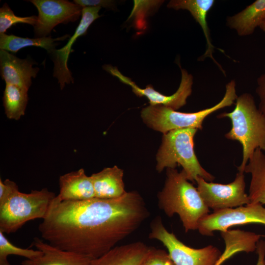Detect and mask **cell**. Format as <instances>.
Here are the masks:
<instances>
[{
  "label": "cell",
  "mask_w": 265,
  "mask_h": 265,
  "mask_svg": "<svg viewBox=\"0 0 265 265\" xmlns=\"http://www.w3.org/2000/svg\"><path fill=\"white\" fill-rule=\"evenodd\" d=\"M149 215L136 191L116 198L79 201H60L55 196L38 230L52 245L92 260L115 247Z\"/></svg>",
  "instance_id": "cell-1"
},
{
  "label": "cell",
  "mask_w": 265,
  "mask_h": 265,
  "mask_svg": "<svg viewBox=\"0 0 265 265\" xmlns=\"http://www.w3.org/2000/svg\"><path fill=\"white\" fill-rule=\"evenodd\" d=\"M158 198L159 208L168 216H179L186 232L197 230L200 220L210 212L184 171L176 168L166 169L164 186Z\"/></svg>",
  "instance_id": "cell-2"
},
{
  "label": "cell",
  "mask_w": 265,
  "mask_h": 265,
  "mask_svg": "<svg viewBox=\"0 0 265 265\" xmlns=\"http://www.w3.org/2000/svg\"><path fill=\"white\" fill-rule=\"evenodd\" d=\"M235 107L230 112H224L217 117L228 118L231 130L225 134L230 140L238 141L242 148V159L238 167L244 172L249 159L257 149L265 151V115L257 107L253 95L243 93L238 96Z\"/></svg>",
  "instance_id": "cell-3"
},
{
  "label": "cell",
  "mask_w": 265,
  "mask_h": 265,
  "mask_svg": "<svg viewBox=\"0 0 265 265\" xmlns=\"http://www.w3.org/2000/svg\"><path fill=\"white\" fill-rule=\"evenodd\" d=\"M197 131L192 128L181 129L163 134L156 156V169L159 172L165 168H176L179 164L189 181L194 183L197 177L209 182L214 179L201 166L195 153L193 139Z\"/></svg>",
  "instance_id": "cell-4"
},
{
  "label": "cell",
  "mask_w": 265,
  "mask_h": 265,
  "mask_svg": "<svg viewBox=\"0 0 265 265\" xmlns=\"http://www.w3.org/2000/svg\"><path fill=\"white\" fill-rule=\"evenodd\" d=\"M235 80L226 84L225 93L222 99L213 106L197 112H178L162 105H150L142 109L141 117L150 128L162 132L186 128L202 130L205 118L214 112L231 106L238 98Z\"/></svg>",
  "instance_id": "cell-5"
},
{
  "label": "cell",
  "mask_w": 265,
  "mask_h": 265,
  "mask_svg": "<svg viewBox=\"0 0 265 265\" xmlns=\"http://www.w3.org/2000/svg\"><path fill=\"white\" fill-rule=\"evenodd\" d=\"M55 196L47 188L31 190L29 193L16 189L0 203V231L14 233L28 221L44 219Z\"/></svg>",
  "instance_id": "cell-6"
},
{
  "label": "cell",
  "mask_w": 265,
  "mask_h": 265,
  "mask_svg": "<svg viewBox=\"0 0 265 265\" xmlns=\"http://www.w3.org/2000/svg\"><path fill=\"white\" fill-rule=\"evenodd\" d=\"M150 229L149 238L162 242L175 265H215L221 256L220 250L212 245L200 249L186 245L166 229L160 216L153 219Z\"/></svg>",
  "instance_id": "cell-7"
},
{
  "label": "cell",
  "mask_w": 265,
  "mask_h": 265,
  "mask_svg": "<svg viewBox=\"0 0 265 265\" xmlns=\"http://www.w3.org/2000/svg\"><path fill=\"white\" fill-rule=\"evenodd\" d=\"M244 173L238 171L234 180L227 184L209 182L197 177L196 188L206 206L215 211L249 204Z\"/></svg>",
  "instance_id": "cell-8"
},
{
  "label": "cell",
  "mask_w": 265,
  "mask_h": 265,
  "mask_svg": "<svg viewBox=\"0 0 265 265\" xmlns=\"http://www.w3.org/2000/svg\"><path fill=\"white\" fill-rule=\"evenodd\" d=\"M257 223L265 225V208L261 204L213 211L199 221L198 229L203 236H212L213 232H225L236 225Z\"/></svg>",
  "instance_id": "cell-9"
},
{
  "label": "cell",
  "mask_w": 265,
  "mask_h": 265,
  "mask_svg": "<svg viewBox=\"0 0 265 265\" xmlns=\"http://www.w3.org/2000/svg\"><path fill=\"white\" fill-rule=\"evenodd\" d=\"M38 15L34 32L37 38L47 37L59 24L74 22L82 14L83 7L66 0H30Z\"/></svg>",
  "instance_id": "cell-10"
},
{
  "label": "cell",
  "mask_w": 265,
  "mask_h": 265,
  "mask_svg": "<svg viewBox=\"0 0 265 265\" xmlns=\"http://www.w3.org/2000/svg\"><path fill=\"white\" fill-rule=\"evenodd\" d=\"M103 68L121 82L130 85L132 92L139 97H145L150 105H162L175 110L186 104L188 97L191 94L193 78L185 69L181 70V80L178 90L170 96H166L155 90L151 85L145 88L139 87L132 80L121 74L118 69L110 65H105Z\"/></svg>",
  "instance_id": "cell-11"
},
{
  "label": "cell",
  "mask_w": 265,
  "mask_h": 265,
  "mask_svg": "<svg viewBox=\"0 0 265 265\" xmlns=\"http://www.w3.org/2000/svg\"><path fill=\"white\" fill-rule=\"evenodd\" d=\"M101 7H85L82 10L80 21L67 44L60 49H55L52 54L54 64L53 76L57 79L61 89L66 84L74 83L72 73L68 67V61L73 45L77 39L84 35L90 26L100 16Z\"/></svg>",
  "instance_id": "cell-12"
},
{
  "label": "cell",
  "mask_w": 265,
  "mask_h": 265,
  "mask_svg": "<svg viewBox=\"0 0 265 265\" xmlns=\"http://www.w3.org/2000/svg\"><path fill=\"white\" fill-rule=\"evenodd\" d=\"M33 64L29 58L21 59L8 51L0 50V74L6 84L28 90L31 78H35L39 70V68L33 67Z\"/></svg>",
  "instance_id": "cell-13"
},
{
  "label": "cell",
  "mask_w": 265,
  "mask_h": 265,
  "mask_svg": "<svg viewBox=\"0 0 265 265\" xmlns=\"http://www.w3.org/2000/svg\"><path fill=\"white\" fill-rule=\"evenodd\" d=\"M42 254L35 259H26L22 265H90L92 259L75 252L60 249L43 239L34 238L31 244Z\"/></svg>",
  "instance_id": "cell-14"
},
{
  "label": "cell",
  "mask_w": 265,
  "mask_h": 265,
  "mask_svg": "<svg viewBox=\"0 0 265 265\" xmlns=\"http://www.w3.org/2000/svg\"><path fill=\"white\" fill-rule=\"evenodd\" d=\"M59 193L56 198L60 201H79L95 198L93 182L81 168L60 176Z\"/></svg>",
  "instance_id": "cell-15"
},
{
  "label": "cell",
  "mask_w": 265,
  "mask_h": 265,
  "mask_svg": "<svg viewBox=\"0 0 265 265\" xmlns=\"http://www.w3.org/2000/svg\"><path fill=\"white\" fill-rule=\"evenodd\" d=\"M214 3V0H172L168 2L167 6L168 8L176 10H187L190 13L201 26L207 42L206 52L199 60L201 61L206 57H210L225 75L224 70L213 57L214 47L212 43L210 29L207 21L208 13Z\"/></svg>",
  "instance_id": "cell-16"
},
{
  "label": "cell",
  "mask_w": 265,
  "mask_h": 265,
  "mask_svg": "<svg viewBox=\"0 0 265 265\" xmlns=\"http://www.w3.org/2000/svg\"><path fill=\"white\" fill-rule=\"evenodd\" d=\"M148 248L141 241L116 246L103 256L92 259L90 265H139Z\"/></svg>",
  "instance_id": "cell-17"
},
{
  "label": "cell",
  "mask_w": 265,
  "mask_h": 265,
  "mask_svg": "<svg viewBox=\"0 0 265 265\" xmlns=\"http://www.w3.org/2000/svg\"><path fill=\"white\" fill-rule=\"evenodd\" d=\"M90 177L96 198H116L127 192L123 180V171L116 165L105 168Z\"/></svg>",
  "instance_id": "cell-18"
},
{
  "label": "cell",
  "mask_w": 265,
  "mask_h": 265,
  "mask_svg": "<svg viewBox=\"0 0 265 265\" xmlns=\"http://www.w3.org/2000/svg\"><path fill=\"white\" fill-rule=\"evenodd\" d=\"M265 18V0H257L226 19V25L240 36L252 34Z\"/></svg>",
  "instance_id": "cell-19"
},
{
  "label": "cell",
  "mask_w": 265,
  "mask_h": 265,
  "mask_svg": "<svg viewBox=\"0 0 265 265\" xmlns=\"http://www.w3.org/2000/svg\"><path fill=\"white\" fill-rule=\"evenodd\" d=\"M244 172L251 175L249 189L250 204H265V154L257 149L246 165Z\"/></svg>",
  "instance_id": "cell-20"
},
{
  "label": "cell",
  "mask_w": 265,
  "mask_h": 265,
  "mask_svg": "<svg viewBox=\"0 0 265 265\" xmlns=\"http://www.w3.org/2000/svg\"><path fill=\"white\" fill-rule=\"evenodd\" d=\"M69 36L66 34L55 38L50 36L29 38L2 33L0 34V49L15 53L24 48L35 46L44 48L52 54L57 45L56 41H63Z\"/></svg>",
  "instance_id": "cell-21"
},
{
  "label": "cell",
  "mask_w": 265,
  "mask_h": 265,
  "mask_svg": "<svg viewBox=\"0 0 265 265\" xmlns=\"http://www.w3.org/2000/svg\"><path fill=\"white\" fill-rule=\"evenodd\" d=\"M28 90L17 85L6 84L2 97L6 117L18 120L24 115L28 102Z\"/></svg>",
  "instance_id": "cell-22"
},
{
  "label": "cell",
  "mask_w": 265,
  "mask_h": 265,
  "mask_svg": "<svg viewBox=\"0 0 265 265\" xmlns=\"http://www.w3.org/2000/svg\"><path fill=\"white\" fill-rule=\"evenodd\" d=\"M0 231V265H11L7 260L9 255H16L33 259L40 256L42 252L39 250L22 248L12 244Z\"/></svg>",
  "instance_id": "cell-23"
},
{
  "label": "cell",
  "mask_w": 265,
  "mask_h": 265,
  "mask_svg": "<svg viewBox=\"0 0 265 265\" xmlns=\"http://www.w3.org/2000/svg\"><path fill=\"white\" fill-rule=\"evenodd\" d=\"M37 17L31 16L19 17L5 3L0 9V34L5 33L7 30L15 24L22 23L34 26L37 23Z\"/></svg>",
  "instance_id": "cell-24"
},
{
  "label": "cell",
  "mask_w": 265,
  "mask_h": 265,
  "mask_svg": "<svg viewBox=\"0 0 265 265\" xmlns=\"http://www.w3.org/2000/svg\"><path fill=\"white\" fill-rule=\"evenodd\" d=\"M139 265H175L168 253L164 250L149 247Z\"/></svg>",
  "instance_id": "cell-25"
},
{
  "label": "cell",
  "mask_w": 265,
  "mask_h": 265,
  "mask_svg": "<svg viewBox=\"0 0 265 265\" xmlns=\"http://www.w3.org/2000/svg\"><path fill=\"white\" fill-rule=\"evenodd\" d=\"M257 83L256 93L260 100L258 108L265 115V74L258 78Z\"/></svg>",
  "instance_id": "cell-26"
},
{
  "label": "cell",
  "mask_w": 265,
  "mask_h": 265,
  "mask_svg": "<svg viewBox=\"0 0 265 265\" xmlns=\"http://www.w3.org/2000/svg\"><path fill=\"white\" fill-rule=\"evenodd\" d=\"M74 2L82 7H103L112 8L115 6L114 1L109 0H74Z\"/></svg>",
  "instance_id": "cell-27"
},
{
  "label": "cell",
  "mask_w": 265,
  "mask_h": 265,
  "mask_svg": "<svg viewBox=\"0 0 265 265\" xmlns=\"http://www.w3.org/2000/svg\"><path fill=\"white\" fill-rule=\"evenodd\" d=\"M256 252L258 261L256 265H264L265 257V241L259 240L257 243Z\"/></svg>",
  "instance_id": "cell-28"
},
{
  "label": "cell",
  "mask_w": 265,
  "mask_h": 265,
  "mask_svg": "<svg viewBox=\"0 0 265 265\" xmlns=\"http://www.w3.org/2000/svg\"><path fill=\"white\" fill-rule=\"evenodd\" d=\"M260 28L265 33V18L263 20L262 23H261L260 26Z\"/></svg>",
  "instance_id": "cell-29"
},
{
  "label": "cell",
  "mask_w": 265,
  "mask_h": 265,
  "mask_svg": "<svg viewBox=\"0 0 265 265\" xmlns=\"http://www.w3.org/2000/svg\"><path fill=\"white\" fill-rule=\"evenodd\" d=\"M264 265H265V261H264Z\"/></svg>",
  "instance_id": "cell-30"
}]
</instances>
